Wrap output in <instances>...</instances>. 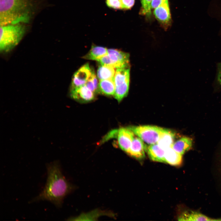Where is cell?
Wrapping results in <instances>:
<instances>
[{"mask_svg": "<svg viewBox=\"0 0 221 221\" xmlns=\"http://www.w3.org/2000/svg\"><path fill=\"white\" fill-rule=\"evenodd\" d=\"M115 88L114 96L118 102L128 95L130 82V67L116 69L114 77Z\"/></svg>", "mask_w": 221, "mask_h": 221, "instance_id": "277c9868", "label": "cell"}, {"mask_svg": "<svg viewBox=\"0 0 221 221\" xmlns=\"http://www.w3.org/2000/svg\"><path fill=\"white\" fill-rule=\"evenodd\" d=\"M144 142L138 137L135 136L127 153L137 160L143 159L145 157L146 146Z\"/></svg>", "mask_w": 221, "mask_h": 221, "instance_id": "30bf717a", "label": "cell"}, {"mask_svg": "<svg viewBox=\"0 0 221 221\" xmlns=\"http://www.w3.org/2000/svg\"><path fill=\"white\" fill-rule=\"evenodd\" d=\"M115 88L114 78L99 80L98 90L101 93L106 95H114Z\"/></svg>", "mask_w": 221, "mask_h": 221, "instance_id": "e0dca14e", "label": "cell"}, {"mask_svg": "<svg viewBox=\"0 0 221 221\" xmlns=\"http://www.w3.org/2000/svg\"><path fill=\"white\" fill-rule=\"evenodd\" d=\"M146 152L152 160L165 162V150L161 148L157 143L146 145Z\"/></svg>", "mask_w": 221, "mask_h": 221, "instance_id": "7c38bea8", "label": "cell"}, {"mask_svg": "<svg viewBox=\"0 0 221 221\" xmlns=\"http://www.w3.org/2000/svg\"><path fill=\"white\" fill-rule=\"evenodd\" d=\"M128 128L135 135L149 145L157 143L164 129L150 125L131 126Z\"/></svg>", "mask_w": 221, "mask_h": 221, "instance_id": "5b68a950", "label": "cell"}, {"mask_svg": "<svg viewBox=\"0 0 221 221\" xmlns=\"http://www.w3.org/2000/svg\"><path fill=\"white\" fill-rule=\"evenodd\" d=\"M26 31L21 23L1 25L0 51L7 53L12 50L20 42Z\"/></svg>", "mask_w": 221, "mask_h": 221, "instance_id": "3957f363", "label": "cell"}, {"mask_svg": "<svg viewBox=\"0 0 221 221\" xmlns=\"http://www.w3.org/2000/svg\"><path fill=\"white\" fill-rule=\"evenodd\" d=\"M116 70L111 66L101 64L97 70V77L99 80L114 79Z\"/></svg>", "mask_w": 221, "mask_h": 221, "instance_id": "d6986e66", "label": "cell"}, {"mask_svg": "<svg viewBox=\"0 0 221 221\" xmlns=\"http://www.w3.org/2000/svg\"><path fill=\"white\" fill-rule=\"evenodd\" d=\"M95 94L85 85L70 88L71 98L81 103H87L95 99Z\"/></svg>", "mask_w": 221, "mask_h": 221, "instance_id": "ba28073f", "label": "cell"}, {"mask_svg": "<svg viewBox=\"0 0 221 221\" xmlns=\"http://www.w3.org/2000/svg\"><path fill=\"white\" fill-rule=\"evenodd\" d=\"M182 155L175 151L172 147L165 150V162L174 166L180 165Z\"/></svg>", "mask_w": 221, "mask_h": 221, "instance_id": "2e32d148", "label": "cell"}, {"mask_svg": "<svg viewBox=\"0 0 221 221\" xmlns=\"http://www.w3.org/2000/svg\"><path fill=\"white\" fill-rule=\"evenodd\" d=\"M108 54V49L106 48L93 45L88 52L83 58L86 59L97 61L100 58Z\"/></svg>", "mask_w": 221, "mask_h": 221, "instance_id": "ffe728a7", "label": "cell"}, {"mask_svg": "<svg viewBox=\"0 0 221 221\" xmlns=\"http://www.w3.org/2000/svg\"><path fill=\"white\" fill-rule=\"evenodd\" d=\"M122 9H129L131 8L134 3V0H120Z\"/></svg>", "mask_w": 221, "mask_h": 221, "instance_id": "cb8c5ba5", "label": "cell"}, {"mask_svg": "<svg viewBox=\"0 0 221 221\" xmlns=\"http://www.w3.org/2000/svg\"><path fill=\"white\" fill-rule=\"evenodd\" d=\"M106 4L108 7L114 9H122L120 0H106Z\"/></svg>", "mask_w": 221, "mask_h": 221, "instance_id": "603a6c76", "label": "cell"}, {"mask_svg": "<svg viewBox=\"0 0 221 221\" xmlns=\"http://www.w3.org/2000/svg\"><path fill=\"white\" fill-rule=\"evenodd\" d=\"M93 72L89 64H86L81 67L74 74L71 88L79 87L85 85Z\"/></svg>", "mask_w": 221, "mask_h": 221, "instance_id": "52a82bcc", "label": "cell"}, {"mask_svg": "<svg viewBox=\"0 0 221 221\" xmlns=\"http://www.w3.org/2000/svg\"><path fill=\"white\" fill-rule=\"evenodd\" d=\"M142 4L141 13L149 16L151 13V3L152 0H140Z\"/></svg>", "mask_w": 221, "mask_h": 221, "instance_id": "7402d4cb", "label": "cell"}, {"mask_svg": "<svg viewBox=\"0 0 221 221\" xmlns=\"http://www.w3.org/2000/svg\"><path fill=\"white\" fill-rule=\"evenodd\" d=\"M135 135L128 127H122L118 130L117 135L118 143L122 150L127 153Z\"/></svg>", "mask_w": 221, "mask_h": 221, "instance_id": "9c48e42d", "label": "cell"}, {"mask_svg": "<svg viewBox=\"0 0 221 221\" xmlns=\"http://www.w3.org/2000/svg\"><path fill=\"white\" fill-rule=\"evenodd\" d=\"M192 139L189 137H184L174 142L172 147L176 152L183 155L192 147Z\"/></svg>", "mask_w": 221, "mask_h": 221, "instance_id": "9a60e30c", "label": "cell"}, {"mask_svg": "<svg viewBox=\"0 0 221 221\" xmlns=\"http://www.w3.org/2000/svg\"><path fill=\"white\" fill-rule=\"evenodd\" d=\"M180 221H221V218H211L199 212L191 211L182 213L178 217Z\"/></svg>", "mask_w": 221, "mask_h": 221, "instance_id": "5bb4252c", "label": "cell"}, {"mask_svg": "<svg viewBox=\"0 0 221 221\" xmlns=\"http://www.w3.org/2000/svg\"><path fill=\"white\" fill-rule=\"evenodd\" d=\"M85 85L95 93L99 91L98 80L94 72H93L91 75Z\"/></svg>", "mask_w": 221, "mask_h": 221, "instance_id": "44dd1931", "label": "cell"}, {"mask_svg": "<svg viewBox=\"0 0 221 221\" xmlns=\"http://www.w3.org/2000/svg\"><path fill=\"white\" fill-rule=\"evenodd\" d=\"M108 55L110 60V66L116 69L130 67V54L128 53L110 49H108Z\"/></svg>", "mask_w": 221, "mask_h": 221, "instance_id": "8992f818", "label": "cell"}, {"mask_svg": "<svg viewBox=\"0 0 221 221\" xmlns=\"http://www.w3.org/2000/svg\"><path fill=\"white\" fill-rule=\"evenodd\" d=\"M153 14L156 19L162 24H169L171 18L168 0L154 9Z\"/></svg>", "mask_w": 221, "mask_h": 221, "instance_id": "8fae6325", "label": "cell"}, {"mask_svg": "<svg viewBox=\"0 0 221 221\" xmlns=\"http://www.w3.org/2000/svg\"><path fill=\"white\" fill-rule=\"evenodd\" d=\"M175 134L169 129L164 128L157 144L162 149L165 150L172 147L174 142Z\"/></svg>", "mask_w": 221, "mask_h": 221, "instance_id": "4fadbf2b", "label": "cell"}, {"mask_svg": "<svg viewBox=\"0 0 221 221\" xmlns=\"http://www.w3.org/2000/svg\"><path fill=\"white\" fill-rule=\"evenodd\" d=\"M0 25L26 23L31 15L30 0H0Z\"/></svg>", "mask_w": 221, "mask_h": 221, "instance_id": "7a4b0ae2", "label": "cell"}, {"mask_svg": "<svg viewBox=\"0 0 221 221\" xmlns=\"http://www.w3.org/2000/svg\"><path fill=\"white\" fill-rule=\"evenodd\" d=\"M217 78L219 83L221 85V63L219 64L218 66Z\"/></svg>", "mask_w": 221, "mask_h": 221, "instance_id": "484cf974", "label": "cell"}, {"mask_svg": "<svg viewBox=\"0 0 221 221\" xmlns=\"http://www.w3.org/2000/svg\"><path fill=\"white\" fill-rule=\"evenodd\" d=\"M167 0H152L151 3V8L155 9L160 6Z\"/></svg>", "mask_w": 221, "mask_h": 221, "instance_id": "d4e9b609", "label": "cell"}, {"mask_svg": "<svg viewBox=\"0 0 221 221\" xmlns=\"http://www.w3.org/2000/svg\"><path fill=\"white\" fill-rule=\"evenodd\" d=\"M113 216L111 213L106 212L99 209L91 211L81 214L76 217L71 218V220H96L99 217L103 215Z\"/></svg>", "mask_w": 221, "mask_h": 221, "instance_id": "ac0fdd59", "label": "cell"}, {"mask_svg": "<svg viewBox=\"0 0 221 221\" xmlns=\"http://www.w3.org/2000/svg\"><path fill=\"white\" fill-rule=\"evenodd\" d=\"M47 177L45 186L31 202L47 200L60 207L64 197L74 189L73 186L63 175L57 161L47 164Z\"/></svg>", "mask_w": 221, "mask_h": 221, "instance_id": "6da1fadb", "label": "cell"}]
</instances>
